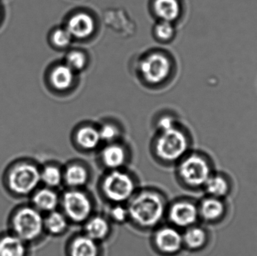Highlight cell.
<instances>
[{
  "instance_id": "9c48e42d",
  "label": "cell",
  "mask_w": 257,
  "mask_h": 256,
  "mask_svg": "<svg viewBox=\"0 0 257 256\" xmlns=\"http://www.w3.org/2000/svg\"><path fill=\"white\" fill-rule=\"evenodd\" d=\"M149 243L158 256H179L184 251L182 231L166 222L151 231Z\"/></svg>"
},
{
  "instance_id": "2e32d148",
  "label": "cell",
  "mask_w": 257,
  "mask_h": 256,
  "mask_svg": "<svg viewBox=\"0 0 257 256\" xmlns=\"http://www.w3.org/2000/svg\"><path fill=\"white\" fill-rule=\"evenodd\" d=\"M114 225L105 213H95L82 225L81 231L90 238L103 244L113 234Z\"/></svg>"
},
{
  "instance_id": "3957f363",
  "label": "cell",
  "mask_w": 257,
  "mask_h": 256,
  "mask_svg": "<svg viewBox=\"0 0 257 256\" xmlns=\"http://www.w3.org/2000/svg\"><path fill=\"white\" fill-rule=\"evenodd\" d=\"M216 168L214 159L206 152L191 150L175 166V181L187 192H202Z\"/></svg>"
},
{
  "instance_id": "e0dca14e",
  "label": "cell",
  "mask_w": 257,
  "mask_h": 256,
  "mask_svg": "<svg viewBox=\"0 0 257 256\" xmlns=\"http://www.w3.org/2000/svg\"><path fill=\"white\" fill-rule=\"evenodd\" d=\"M235 189V182L226 171L216 169L204 186V195L228 199Z\"/></svg>"
},
{
  "instance_id": "6da1fadb",
  "label": "cell",
  "mask_w": 257,
  "mask_h": 256,
  "mask_svg": "<svg viewBox=\"0 0 257 256\" xmlns=\"http://www.w3.org/2000/svg\"><path fill=\"white\" fill-rule=\"evenodd\" d=\"M169 196L155 186H141L126 203L128 224L136 231L151 233L166 222Z\"/></svg>"
},
{
  "instance_id": "44dd1931",
  "label": "cell",
  "mask_w": 257,
  "mask_h": 256,
  "mask_svg": "<svg viewBox=\"0 0 257 256\" xmlns=\"http://www.w3.org/2000/svg\"><path fill=\"white\" fill-rule=\"evenodd\" d=\"M66 29L72 38L85 39L94 30V21L87 14H77L69 19Z\"/></svg>"
},
{
  "instance_id": "4fadbf2b",
  "label": "cell",
  "mask_w": 257,
  "mask_h": 256,
  "mask_svg": "<svg viewBox=\"0 0 257 256\" xmlns=\"http://www.w3.org/2000/svg\"><path fill=\"white\" fill-rule=\"evenodd\" d=\"M184 251L199 254L206 250L212 241V233L209 227L197 223L182 231Z\"/></svg>"
},
{
  "instance_id": "4316f807",
  "label": "cell",
  "mask_w": 257,
  "mask_h": 256,
  "mask_svg": "<svg viewBox=\"0 0 257 256\" xmlns=\"http://www.w3.org/2000/svg\"><path fill=\"white\" fill-rule=\"evenodd\" d=\"M72 36L66 29H57L51 35V43L58 48H65L72 42Z\"/></svg>"
},
{
  "instance_id": "ffe728a7",
  "label": "cell",
  "mask_w": 257,
  "mask_h": 256,
  "mask_svg": "<svg viewBox=\"0 0 257 256\" xmlns=\"http://www.w3.org/2000/svg\"><path fill=\"white\" fill-rule=\"evenodd\" d=\"M44 225L47 236L60 237L67 234L72 225L64 213L58 209L44 216Z\"/></svg>"
},
{
  "instance_id": "d4e9b609",
  "label": "cell",
  "mask_w": 257,
  "mask_h": 256,
  "mask_svg": "<svg viewBox=\"0 0 257 256\" xmlns=\"http://www.w3.org/2000/svg\"><path fill=\"white\" fill-rule=\"evenodd\" d=\"M154 9L162 21H172L179 17L181 5L178 0H155Z\"/></svg>"
},
{
  "instance_id": "ba28073f",
  "label": "cell",
  "mask_w": 257,
  "mask_h": 256,
  "mask_svg": "<svg viewBox=\"0 0 257 256\" xmlns=\"http://www.w3.org/2000/svg\"><path fill=\"white\" fill-rule=\"evenodd\" d=\"M166 222L181 231L199 223L198 199L182 195L169 200Z\"/></svg>"
},
{
  "instance_id": "5bb4252c",
  "label": "cell",
  "mask_w": 257,
  "mask_h": 256,
  "mask_svg": "<svg viewBox=\"0 0 257 256\" xmlns=\"http://www.w3.org/2000/svg\"><path fill=\"white\" fill-rule=\"evenodd\" d=\"M170 62L162 54H154L144 59L140 70L148 82L157 84L164 81L170 72Z\"/></svg>"
},
{
  "instance_id": "1f68e13d",
  "label": "cell",
  "mask_w": 257,
  "mask_h": 256,
  "mask_svg": "<svg viewBox=\"0 0 257 256\" xmlns=\"http://www.w3.org/2000/svg\"><path fill=\"white\" fill-rule=\"evenodd\" d=\"M5 19H6V10H5L4 6L0 2V28L4 24Z\"/></svg>"
},
{
  "instance_id": "30bf717a",
  "label": "cell",
  "mask_w": 257,
  "mask_h": 256,
  "mask_svg": "<svg viewBox=\"0 0 257 256\" xmlns=\"http://www.w3.org/2000/svg\"><path fill=\"white\" fill-rule=\"evenodd\" d=\"M199 222L206 226H218L227 220L230 214L228 199L204 195L198 200Z\"/></svg>"
},
{
  "instance_id": "4dcf8cb0",
  "label": "cell",
  "mask_w": 257,
  "mask_h": 256,
  "mask_svg": "<svg viewBox=\"0 0 257 256\" xmlns=\"http://www.w3.org/2000/svg\"><path fill=\"white\" fill-rule=\"evenodd\" d=\"M159 127L161 131L168 130L175 127V120L169 117H165L159 122Z\"/></svg>"
},
{
  "instance_id": "7402d4cb",
  "label": "cell",
  "mask_w": 257,
  "mask_h": 256,
  "mask_svg": "<svg viewBox=\"0 0 257 256\" xmlns=\"http://www.w3.org/2000/svg\"><path fill=\"white\" fill-rule=\"evenodd\" d=\"M41 184L52 189L63 187V166L55 162L41 165Z\"/></svg>"
},
{
  "instance_id": "52a82bcc",
  "label": "cell",
  "mask_w": 257,
  "mask_h": 256,
  "mask_svg": "<svg viewBox=\"0 0 257 256\" xmlns=\"http://www.w3.org/2000/svg\"><path fill=\"white\" fill-rule=\"evenodd\" d=\"M190 138L182 131L174 127L161 131L154 144L156 162L163 167H175L190 150Z\"/></svg>"
},
{
  "instance_id": "83f0119b",
  "label": "cell",
  "mask_w": 257,
  "mask_h": 256,
  "mask_svg": "<svg viewBox=\"0 0 257 256\" xmlns=\"http://www.w3.org/2000/svg\"><path fill=\"white\" fill-rule=\"evenodd\" d=\"M87 58L84 53L79 51H74L69 53L66 57V63L71 69L81 70L85 66Z\"/></svg>"
},
{
  "instance_id": "277c9868",
  "label": "cell",
  "mask_w": 257,
  "mask_h": 256,
  "mask_svg": "<svg viewBox=\"0 0 257 256\" xmlns=\"http://www.w3.org/2000/svg\"><path fill=\"white\" fill-rule=\"evenodd\" d=\"M142 186L139 176L128 168L102 171L96 183V192L105 204H125Z\"/></svg>"
},
{
  "instance_id": "603a6c76",
  "label": "cell",
  "mask_w": 257,
  "mask_h": 256,
  "mask_svg": "<svg viewBox=\"0 0 257 256\" xmlns=\"http://www.w3.org/2000/svg\"><path fill=\"white\" fill-rule=\"evenodd\" d=\"M74 78L73 69L66 64H60L51 69L48 75V81L56 90H64L72 85Z\"/></svg>"
},
{
  "instance_id": "5b68a950",
  "label": "cell",
  "mask_w": 257,
  "mask_h": 256,
  "mask_svg": "<svg viewBox=\"0 0 257 256\" xmlns=\"http://www.w3.org/2000/svg\"><path fill=\"white\" fill-rule=\"evenodd\" d=\"M44 216L30 203L19 204L9 214L8 230L30 246H36L47 237Z\"/></svg>"
},
{
  "instance_id": "484cf974",
  "label": "cell",
  "mask_w": 257,
  "mask_h": 256,
  "mask_svg": "<svg viewBox=\"0 0 257 256\" xmlns=\"http://www.w3.org/2000/svg\"><path fill=\"white\" fill-rule=\"evenodd\" d=\"M105 215L113 225L128 224V213L126 204H108Z\"/></svg>"
},
{
  "instance_id": "7a4b0ae2",
  "label": "cell",
  "mask_w": 257,
  "mask_h": 256,
  "mask_svg": "<svg viewBox=\"0 0 257 256\" xmlns=\"http://www.w3.org/2000/svg\"><path fill=\"white\" fill-rule=\"evenodd\" d=\"M41 165L30 157H21L6 166L2 177L6 192L15 198H30L41 186Z\"/></svg>"
},
{
  "instance_id": "f546056e",
  "label": "cell",
  "mask_w": 257,
  "mask_h": 256,
  "mask_svg": "<svg viewBox=\"0 0 257 256\" xmlns=\"http://www.w3.org/2000/svg\"><path fill=\"white\" fill-rule=\"evenodd\" d=\"M99 132L101 141H105L108 144L113 143L119 136L118 130L112 125H105Z\"/></svg>"
},
{
  "instance_id": "f1b7e54d",
  "label": "cell",
  "mask_w": 257,
  "mask_h": 256,
  "mask_svg": "<svg viewBox=\"0 0 257 256\" xmlns=\"http://www.w3.org/2000/svg\"><path fill=\"white\" fill-rule=\"evenodd\" d=\"M173 25L172 22L166 21H161L155 27V33L157 37L162 40H168L171 39L174 35Z\"/></svg>"
},
{
  "instance_id": "8fae6325",
  "label": "cell",
  "mask_w": 257,
  "mask_h": 256,
  "mask_svg": "<svg viewBox=\"0 0 257 256\" xmlns=\"http://www.w3.org/2000/svg\"><path fill=\"white\" fill-rule=\"evenodd\" d=\"M94 173L91 167L81 161H71L63 166L64 189H87Z\"/></svg>"
},
{
  "instance_id": "ac0fdd59",
  "label": "cell",
  "mask_w": 257,
  "mask_h": 256,
  "mask_svg": "<svg viewBox=\"0 0 257 256\" xmlns=\"http://www.w3.org/2000/svg\"><path fill=\"white\" fill-rule=\"evenodd\" d=\"M60 192L41 185L30 197V204L42 214L58 210L60 207Z\"/></svg>"
},
{
  "instance_id": "7c38bea8",
  "label": "cell",
  "mask_w": 257,
  "mask_h": 256,
  "mask_svg": "<svg viewBox=\"0 0 257 256\" xmlns=\"http://www.w3.org/2000/svg\"><path fill=\"white\" fill-rule=\"evenodd\" d=\"M65 256H105L103 244L93 240L82 231L71 234L64 246Z\"/></svg>"
},
{
  "instance_id": "cb8c5ba5",
  "label": "cell",
  "mask_w": 257,
  "mask_h": 256,
  "mask_svg": "<svg viewBox=\"0 0 257 256\" xmlns=\"http://www.w3.org/2000/svg\"><path fill=\"white\" fill-rule=\"evenodd\" d=\"M77 144L81 150L92 151L96 150L100 144L99 132L94 128L84 127L78 131L76 135Z\"/></svg>"
},
{
  "instance_id": "9a60e30c",
  "label": "cell",
  "mask_w": 257,
  "mask_h": 256,
  "mask_svg": "<svg viewBox=\"0 0 257 256\" xmlns=\"http://www.w3.org/2000/svg\"><path fill=\"white\" fill-rule=\"evenodd\" d=\"M130 157L126 149L120 144L110 143L99 155V168L102 171L127 168Z\"/></svg>"
},
{
  "instance_id": "d6986e66",
  "label": "cell",
  "mask_w": 257,
  "mask_h": 256,
  "mask_svg": "<svg viewBox=\"0 0 257 256\" xmlns=\"http://www.w3.org/2000/svg\"><path fill=\"white\" fill-rule=\"evenodd\" d=\"M30 248L9 230L0 232V256H31Z\"/></svg>"
},
{
  "instance_id": "8992f818",
  "label": "cell",
  "mask_w": 257,
  "mask_h": 256,
  "mask_svg": "<svg viewBox=\"0 0 257 256\" xmlns=\"http://www.w3.org/2000/svg\"><path fill=\"white\" fill-rule=\"evenodd\" d=\"M97 201L87 189H64L60 192V209L71 225L81 226L96 213Z\"/></svg>"
}]
</instances>
